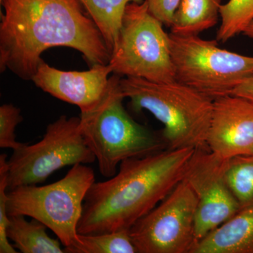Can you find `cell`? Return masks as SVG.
Wrapping results in <instances>:
<instances>
[{"label": "cell", "mask_w": 253, "mask_h": 253, "mask_svg": "<svg viewBox=\"0 0 253 253\" xmlns=\"http://www.w3.org/2000/svg\"><path fill=\"white\" fill-rule=\"evenodd\" d=\"M0 70L32 81L41 55L56 46L81 52L91 66L111 59L101 32L81 0H0Z\"/></svg>", "instance_id": "cell-1"}, {"label": "cell", "mask_w": 253, "mask_h": 253, "mask_svg": "<svg viewBox=\"0 0 253 253\" xmlns=\"http://www.w3.org/2000/svg\"><path fill=\"white\" fill-rule=\"evenodd\" d=\"M195 149H166L120 164L117 173L93 183L78 226L80 234L129 229L179 184Z\"/></svg>", "instance_id": "cell-2"}, {"label": "cell", "mask_w": 253, "mask_h": 253, "mask_svg": "<svg viewBox=\"0 0 253 253\" xmlns=\"http://www.w3.org/2000/svg\"><path fill=\"white\" fill-rule=\"evenodd\" d=\"M121 90L136 111L146 110L164 128L167 149H206L213 99L175 81L158 83L136 78H121Z\"/></svg>", "instance_id": "cell-3"}, {"label": "cell", "mask_w": 253, "mask_h": 253, "mask_svg": "<svg viewBox=\"0 0 253 253\" xmlns=\"http://www.w3.org/2000/svg\"><path fill=\"white\" fill-rule=\"evenodd\" d=\"M112 86L97 109L81 115L82 133L98 163L99 172L111 178L120 164L131 158H141L167 149L162 134H158L136 123L123 106L121 76H111Z\"/></svg>", "instance_id": "cell-4"}, {"label": "cell", "mask_w": 253, "mask_h": 253, "mask_svg": "<svg viewBox=\"0 0 253 253\" xmlns=\"http://www.w3.org/2000/svg\"><path fill=\"white\" fill-rule=\"evenodd\" d=\"M94 182V170L85 164H77L51 184L8 190V215H23L41 221L57 236L65 253H76L81 244L78 226L83 205Z\"/></svg>", "instance_id": "cell-5"}, {"label": "cell", "mask_w": 253, "mask_h": 253, "mask_svg": "<svg viewBox=\"0 0 253 253\" xmlns=\"http://www.w3.org/2000/svg\"><path fill=\"white\" fill-rule=\"evenodd\" d=\"M163 26L146 1L129 3L109 63L112 73L154 83L175 81L170 36Z\"/></svg>", "instance_id": "cell-6"}, {"label": "cell", "mask_w": 253, "mask_h": 253, "mask_svg": "<svg viewBox=\"0 0 253 253\" xmlns=\"http://www.w3.org/2000/svg\"><path fill=\"white\" fill-rule=\"evenodd\" d=\"M176 81L214 100L253 74V57L221 49L217 41L169 33Z\"/></svg>", "instance_id": "cell-7"}, {"label": "cell", "mask_w": 253, "mask_h": 253, "mask_svg": "<svg viewBox=\"0 0 253 253\" xmlns=\"http://www.w3.org/2000/svg\"><path fill=\"white\" fill-rule=\"evenodd\" d=\"M95 161L82 133L81 117L61 116L46 126L41 141L14 150L8 159V188L37 185L61 168Z\"/></svg>", "instance_id": "cell-8"}, {"label": "cell", "mask_w": 253, "mask_h": 253, "mask_svg": "<svg viewBox=\"0 0 253 253\" xmlns=\"http://www.w3.org/2000/svg\"><path fill=\"white\" fill-rule=\"evenodd\" d=\"M198 199L182 179L130 229L138 253H191L196 244Z\"/></svg>", "instance_id": "cell-9"}, {"label": "cell", "mask_w": 253, "mask_h": 253, "mask_svg": "<svg viewBox=\"0 0 253 253\" xmlns=\"http://www.w3.org/2000/svg\"><path fill=\"white\" fill-rule=\"evenodd\" d=\"M226 161L210 150L196 149L186 168L183 179L198 199L196 244L239 211V205L226 183Z\"/></svg>", "instance_id": "cell-10"}, {"label": "cell", "mask_w": 253, "mask_h": 253, "mask_svg": "<svg viewBox=\"0 0 253 253\" xmlns=\"http://www.w3.org/2000/svg\"><path fill=\"white\" fill-rule=\"evenodd\" d=\"M109 64H97L86 71H64L42 61L32 81L56 99L77 106L81 115L94 112L107 97L112 86Z\"/></svg>", "instance_id": "cell-11"}, {"label": "cell", "mask_w": 253, "mask_h": 253, "mask_svg": "<svg viewBox=\"0 0 253 253\" xmlns=\"http://www.w3.org/2000/svg\"><path fill=\"white\" fill-rule=\"evenodd\" d=\"M208 149L222 160L253 156V103L228 94L213 100Z\"/></svg>", "instance_id": "cell-12"}, {"label": "cell", "mask_w": 253, "mask_h": 253, "mask_svg": "<svg viewBox=\"0 0 253 253\" xmlns=\"http://www.w3.org/2000/svg\"><path fill=\"white\" fill-rule=\"evenodd\" d=\"M191 253H253V205L205 236Z\"/></svg>", "instance_id": "cell-13"}, {"label": "cell", "mask_w": 253, "mask_h": 253, "mask_svg": "<svg viewBox=\"0 0 253 253\" xmlns=\"http://www.w3.org/2000/svg\"><path fill=\"white\" fill-rule=\"evenodd\" d=\"M222 0H181L173 17L171 33L199 36L214 27L220 17Z\"/></svg>", "instance_id": "cell-14"}, {"label": "cell", "mask_w": 253, "mask_h": 253, "mask_svg": "<svg viewBox=\"0 0 253 253\" xmlns=\"http://www.w3.org/2000/svg\"><path fill=\"white\" fill-rule=\"evenodd\" d=\"M47 227L32 218L28 221L23 215L9 216L7 236L14 247L22 253H63L61 241L50 237Z\"/></svg>", "instance_id": "cell-15"}, {"label": "cell", "mask_w": 253, "mask_h": 253, "mask_svg": "<svg viewBox=\"0 0 253 253\" xmlns=\"http://www.w3.org/2000/svg\"><path fill=\"white\" fill-rule=\"evenodd\" d=\"M144 0H81L87 14L97 26L111 55L117 45L126 6Z\"/></svg>", "instance_id": "cell-16"}, {"label": "cell", "mask_w": 253, "mask_h": 253, "mask_svg": "<svg viewBox=\"0 0 253 253\" xmlns=\"http://www.w3.org/2000/svg\"><path fill=\"white\" fill-rule=\"evenodd\" d=\"M226 183L240 209L253 205V156H237L226 161Z\"/></svg>", "instance_id": "cell-17"}, {"label": "cell", "mask_w": 253, "mask_h": 253, "mask_svg": "<svg viewBox=\"0 0 253 253\" xmlns=\"http://www.w3.org/2000/svg\"><path fill=\"white\" fill-rule=\"evenodd\" d=\"M221 24L216 41L226 42L244 33L253 21V0H229L220 8Z\"/></svg>", "instance_id": "cell-18"}, {"label": "cell", "mask_w": 253, "mask_h": 253, "mask_svg": "<svg viewBox=\"0 0 253 253\" xmlns=\"http://www.w3.org/2000/svg\"><path fill=\"white\" fill-rule=\"evenodd\" d=\"M76 253H138L129 229L96 234H80Z\"/></svg>", "instance_id": "cell-19"}, {"label": "cell", "mask_w": 253, "mask_h": 253, "mask_svg": "<svg viewBox=\"0 0 253 253\" xmlns=\"http://www.w3.org/2000/svg\"><path fill=\"white\" fill-rule=\"evenodd\" d=\"M8 157L0 155V253H16V249L10 244L7 236L9 217L7 213L8 201Z\"/></svg>", "instance_id": "cell-20"}, {"label": "cell", "mask_w": 253, "mask_h": 253, "mask_svg": "<svg viewBox=\"0 0 253 253\" xmlns=\"http://www.w3.org/2000/svg\"><path fill=\"white\" fill-rule=\"evenodd\" d=\"M21 109L13 104H3L0 107V148L16 150L24 143L16 141V128L22 122Z\"/></svg>", "instance_id": "cell-21"}, {"label": "cell", "mask_w": 253, "mask_h": 253, "mask_svg": "<svg viewBox=\"0 0 253 253\" xmlns=\"http://www.w3.org/2000/svg\"><path fill=\"white\" fill-rule=\"evenodd\" d=\"M151 14L168 27L172 26L173 17L181 0H144Z\"/></svg>", "instance_id": "cell-22"}, {"label": "cell", "mask_w": 253, "mask_h": 253, "mask_svg": "<svg viewBox=\"0 0 253 253\" xmlns=\"http://www.w3.org/2000/svg\"><path fill=\"white\" fill-rule=\"evenodd\" d=\"M231 94L245 98L253 103V74L236 86Z\"/></svg>", "instance_id": "cell-23"}, {"label": "cell", "mask_w": 253, "mask_h": 253, "mask_svg": "<svg viewBox=\"0 0 253 253\" xmlns=\"http://www.w3.org/2000/svg\"><path fill=\"white\" fill-rule=\"evenodd\" d=\"M243 34H244V36L249 37L250 38H253V21L250 23L249 26L245 29Z\"/></svg>", "instance_id": "cell-24"}]
</instances>
